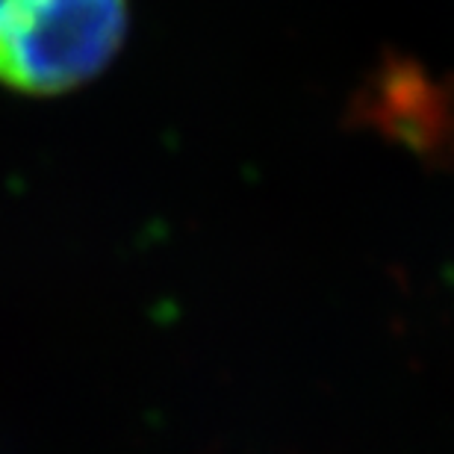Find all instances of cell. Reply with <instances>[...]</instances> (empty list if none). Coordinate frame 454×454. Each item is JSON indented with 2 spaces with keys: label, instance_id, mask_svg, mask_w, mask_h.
Here are the masks:
<instances>
[{
  "label": "cell",
  "instance_id": "6da1fadb",
  "mask_svg": "<svg viewBox=\"0 0 454 454\" xmlns=\"http://www.w3.org/2000/svg\"><path fill=\"white\" fill-rule=\"evenodd\" d=\"M130 27L127 0H0V86L53 98L113 66Z\"/></svg>",
  "mask_w": 454,
  "mask_h": 454
}]
</instances>
